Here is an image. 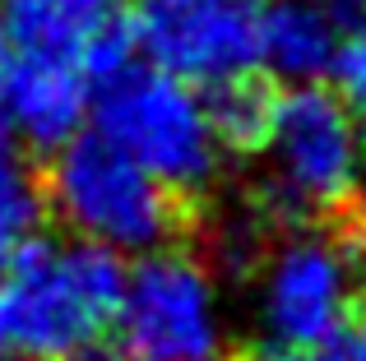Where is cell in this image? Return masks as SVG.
<instances>
[{"mask_svg": "<svg viewBox=\"0 0 366 361\" xmlns=\"http://www.w3.org/2000/svg\"><path fill=\"white\" fill-rule=\"evenodd\" d=\"M46 204L65 223L70 241L107 255L167 250L186 227L181 199L98 135H74L65 148H56Z\"/></svg>", "mask_w": 366, "mask_h": 361, "instance_id": "obj_3", "label": "cell"}, {"mask_svg": "<svg viewBox=\"0 0 366 361\" xmlns=\"http://www.w3.org/2000/svg\"><path fill=\"white\" fill-rule=\"evenodd\" d=\"M343 5L330 0H278L259 9V65L302 83H315L334 70L343 37Z\"/></svg>", "mask_w": 366, "mask_h": 361, "instance_id": "obj_10", "label": "cell"}, {"mask_svg": "<svg viewBox=\"0 0 366 361\" xmlns=\"http://www.w3.org/2000/svg\"><path fill=\"white\" fill-rule=\"evenodd\" d=\"M315 361H366V329L348 325L339 338H330V343L320 347V357Z\"/></svg>", "mask_w": 366, "mask_h": 361, "instance_id": "obj_14", "label": "cell"}, {"mask_svg": "<svg viewBox=\"0 0 366 361\" xmlns=\"http://www.w3.org/2000/svg\"><path fill=\"white\" fill-rule=\"evenodd\" d=\"M259 153L269 158V199L283 218H330L357 199L366 148L357 111L330 88L302 83L274 98Z\"/></svg>", "mask_w": 366, "mask_h": 361, "instance_id": "obj_4", "label": "cell"}, {"mask_svg": "<svg viewBox=\"0 0 366 361\" xmlns=\"http://www.w3.org/2000/svg\"><path fill=\"white\" fill-rule=\"evenodd\" d=\"M125 9L130 0H0V24L14 56H42L102 79L130 51Z\"/></svg>", "mask_w": 366, "mask_h": 361, "instance_id": "obj_8", "label": "cell"}, {"mask_svg": "<svg viewBox=\"0 0 366 361\" xmlns=\"http://www.w3.org/2000/svg\"><path fill=\"white\" fill-rule=\"evenodd\" d=\"M125 269L84 241H24L0 264V357L102 361Z\"/></svg>", "mask_w": 366, "mask_h": 361, "instance_id": "obj_1", "label": "cell"}, {"mask_svg": "<svg viewBox=\"0 0 366 361\" xmlns=\"http://www.w3.org/2000/svg\"><path fill=\"white\" fill-rule=\"evenodd\" d=\"M223 338V297L195 255L167 245L125 273L112 334L125 361H218Z\"/></svg>", "mask_w": 366, "mask_h": 361, "instance_id": "obj_5", "label": "cell"}, {"mask_svg": "<svg viewBox=\"0 0 366 361\" xmlns=\"http://www.w3.org/2000/svg\"><path fill=\"white\" fill-rule=\"evenodd\" d=\"M334 79H339V88H343V102L366 111V5L343 14V37H339V56H334Z\"/></svg>", "mask_w": 366, "mask_h": 361, "instance_id": "obj_13", "label": "cell"}, {"mask_svg": "<svg viewBox=\"0 0 366 361\" xmlns=\"http://www.w3.org/2000/svg\"><path fill=\"white\" fill-rule=\"evenodd\" d=\"M259 0H130L125 37L144 65L209 93L259 70Z\"/></svg>", "mask_w": 366, "mask_h": 361, "instance_id": "obj_7", "label": "cell"}, {"mask_svg": "<svg viewBox=\"0 0 366 361\" xmlns=\"http://www.w3.org/2000/svg\"><path fill=\"white\" fill-rule=\"evenodd\" d=\"M362 292L357 245L339 232L297 227L259 269V325L274 347L292 352H320L330 338H339L352 320Z\"/></svg>", "mask_w": 366, "mask_h": 361, "instance_id": "obj_6", "label": "cell"}, {"mask_svg": "<svg viewBox=\"0 0 366 361\" xmlns=\"http://www.w3.org/2000/svg\"><path fill=\"white\" fill-rule=\"evenodd\" d=\"M37 213H42V185H37L19 139L0 121V264L24 241H33Z\"/></svg>", "mask_w": 366, "mask_h": 361, "instance_id": "obj_12", "label": "cell"}, {"mask_svg": "<svg viewBox=\"0 0 366 361\" xmlns=\"http://www.w3.org/2000/svg\"><path fill=\"white\" fill-rule=\"evenodd\" d=\"M246 361H311L306 352H292V347H274V343H264V347H255Z\"/></svg>", "mask_w": 366, "mask_h": 361, "instance_id": "obj_15", "label": "cell"}, {"mask_svg": "<svg viewBox=\"0 0 366 361\" xmlns=\"http://www.w3.org/2000/svg\"><path fill=\"white\" fill-rule=\"evenodd\" d=\"M89 79L74 65L42 61V56L9 51L0 70V121L28 148H65L74 135H84L89 116Z\"/></svg>", "mask_w": 366, "mask_h": 361, "instance_id": "obj_9", "label": "cell"}, {"mask_svg": "<svg viewBox=\"0 0 366 361\" xmlns=\"http://www.w3.org/2000/svg\"><path fill=\"white\" fill-rule=\"evenodd\" d=\"M5 61H9V37H5V24H0V70H5Z\"/></svg>", "mask_w": 366, "mask_h": 361, "instance_id": "obj_16", "label": "cell"}, {"mask_svg": "<svg viewBox=\"0 0 366 361\" xmlns=\"http://www.w3.org/2000/svg\"><path fill=\"white\" fill-rule=\"evenodd\" d=\"M204 111H209V126H214V139L223 153H259L264 130H269V111H274V93L255 74H246V79L209 88Z\"/></svg>", "mask_w": 366, "mask_h": 361, "instance_id": "obj_11", "label": "cell"}, {"mask_svg": "<svg viewBox=\"0 0 366 361\" xmlns=\"http://www.w3.org/2000/svg\"><path fill=\"white\" fill-rule=\"evenodd\" d=\"M98 116L93 135L125 153L139 172H149L172 195H199L223 167V148L214 139L204 111V93L153 65L125 61L98 79L89 98Z\"/></svg>", "mask_w": 366, "mask_h": 361, "instance_id": "obj_2", "label": "cell"}]
</instances>
